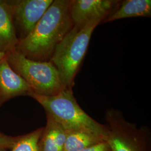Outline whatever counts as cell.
<instances>
[{
	"label": "cell",
	"instance_id": "cell-1",
	"mask_svg": "<svg viewBox=\"0 0 151 151\" xmlns=\"http://www.w3.org/2000/svg\"><path fill=\"white\" fill-rule=\"evenodd\" d=\"M72 0H53L30 34L19 41L16 51L30 60L49 61L58 44L73 27Z\"/></svg>",
	"mask_w": 151,
	"mask_h": 151
},
{
	"label": "cell",
	"instance_id": "cell-2",
	"mask_svg": "<svg viewBox=\"0 0 151 151\" xmlns=\"http://www.w3.org/2000/svg\"><path fill=\"white\" fill-rule=\"evenodd\" d=\"M102 22L100 19L93 20L80 30L73 27L57 46L50 60L58 71L63 89L73 90L92 32Z\"/></svg>",
	"mask_w": 151,
	"mask_h": 151
},
{
	"label": "cell",
	"instance_id": "cell-3",
	"mask_svg": "<svg viewBox=\"0 0 151 151\" xmlns=\"http://www.w3.org/2000/svg\"><path fill=\"white\" fill-rule=\"evenodd\" d=\"M30 97L39 103L47 114L65 130H88L105 139L106 126L98 123L82 110L76 100L73 90L62 89L50 96L32 93Z\"/></svg>",
	"mask_w": 151,
	"mask_h": 151
},
{
	"label": "cell",
	"instance_id": "cell-4",
	"mask_svg": "<svg viewBox=\"0 0 151 151\" xmlns=\"http://www.w3.org/2000/svg\"><path fill=\"white\" fill-rule=\"evenodd\" d=\"M6 59L12 70L27 82L34 93L50 96L63 89L58 71L50 60H30L16 50L7 53Z\"/></svg>",
	"mask_w": 151,
	"mask_h": 151
},
{
	"label": "cell",
	"instance_id": "cell-5",
	"mask_svg": "<svg viewBox=\"0 0 151 151\" xmlns=\"http://www.w3.org/2000/svg\"><path fill=\"white\" fill-rule=\"evenodd\" d=\"M106 120V135L105 140L111 151H144L140 138L142 132L135 125L126 121L119 111L108 110Z\"/></svg>",
	"mask_w": 151,
	"mask_h": 151
},
{
	"label": "cell",
	"instance_id": "cell-6",
	"mask_svg": "<svg viewBox=\"0 0 151 151\" xmlns=\"http://www.w3.org/2000/svg\"><path fill=\"white\" fill-rule=\"evenodd\" d=\"M53 0H7L20 40L32 32Z\"/></svg>",
	"mask_w": 151,
	"mask_h": 151
},
{
	"label": "cell",
	"instance_id": "cell-7",
	"mask_svg": "<svg viewBox=\"0 0 151 151\" xmlns=\"http://www.w3.org/2000/svg\"><path fill=\"white\" fill-rule=\"evenodd\" d=\"M117 0H72L70 15L73 27L80 30L95 20H104L119 5Z\"/></svg>",
	"mask_w": 151,
	"mask_h": 151
},
{
	"label": "cell",
	"instance_id": "cell-8",
	"mask_svg": "<svg viewBox=\"0 0 151 151\" xmlns=\"http://www.w3.org/2000/svg\"><path fill=\"white\" fill-rule=\"evenodd\" d=\"M32 93L27 82L12 70L6 59L0 61V107L12 98L31 96Z\"/></svg>",
	"mask_w": 151,
	"mask_h": 151
},
{
	"label": "cell",
	"instance_id": "cell-9",
	"mask_svg": "<svg viewBox=\"0 0 151 151\" xmlns=\"http://www.w3.org/2000/svg\"><path fill=\"white\" fill-rule=\"evenodd\" d=\"M19 42L10 7L7 0H0V52L15 51Z\"/></svg>",
	"mask_w": 151,
	"mask_h": 151
},
{
	"label": "cell",
	"instance_id": "cell-10",
	"mask_svg": "<svg viewBox=\"0 0 151 151\" xmlns=\"http://www.w3.org/2000/svg\"><path fill=\"white\" fill-rule=\"evenodd\" d=\"M47 122L39 140V151H64L66 131L47 114Z\"/></svg>",
	"mask_w": 151,
	"mask_h": 151
},
{
	"label": "cell",
	"instance_id": "cell-11",
	"mask_svg": "<svg viewBox=\"0 0 151 151\" xmlns=\"http://www.w3.org/2000/svg\"><path fill=\"white\" fill-rule=\"evenodd\" d=\"M151 16V0H125L120 1L117 7L101 23L124 18Z\"/></svg>",
	"mask_w": 151,
	"mask_h": 151
},
{
	"label": "cell",
	"instance_id": "cell-12",
	"mask_svg": "<svg viewBox=\"0 0 151 151\" xmlns=\"http://www.w3.org/2000/svg\"><path fill=\"white\" fill-rule=\"evenodd\" d=\"M66 131L64 151H81L105 140V138L86 129Z\"/></svg>",
	"mask_w": 151,
	"mask_h": 151
},
{
	"label": "cell",
	"instance_id": "cell-13",
	"mask_svg": "<svg viewBox=\"0 0 151 151\" xmlns=\"http://www.w3.org/2000/svg\"><path fill=\"white\" fill-rule=\"evenodd\" d=\"M44 128H39L26 135L19 137L11 151H39L38 143Z\"/></svg>",
	"mask_w": 151,
	"mask_h": 151
},
{
	"label": "cell",
	"instance_id": "cell-14",
	"mask_svg": "<svg viewBox=\"0 0 151 151\" xmlns=\"http://www.w3.org/2000/svg\"><path fill=\"white\" fill-rule=\"evenodd\" d=\"M19 137H13L5 135L0 132V149L12 150L16 145Z\"/></svg>",
	"mask_w": 151,
	"mask_h": 151
},
{
	"label": "cell",
	"instance_id": "cell-15",
	"mask_svg": "<svg viewBox=\"0 0 151 151\" xmlns=\"http://www.w3.org/2000/svg\"><path fill=\"white\" fill-rule=\"evenodd\" d=\"M81 151H112L108 143L104 140L95 145L90 147Z\"/></svg>",
	"mask_w": 151,
	"mask_h": 151
},
{
	"label": "cell",
	"instance_id": "cell-16",
	"mask_svg": "<svg viewBox=\"0 0 151 151\" xmlns=\"http://www.w3.org/2000/svg\"><path fill=\"white\" fill-rule=\"evenodd\" d=\"M7 53H1L0 52V61L4 59H5Z\"/></svg>",
	"mask_w": 151,
	"mask_h": 151
},
{
	"label": "cell",
	"instance_id": "cell-17",
	"mask_svg": "<svg viewBox=\"0 0 151 151\" xmlns=\"http://www.w3.org/2000/svg\"><path fill=\"white\" fill-rule=\"evenodd\" d=\"M7 150H5V149H0V151H7Z\"/></svg>",
	"mask_w": 151,
	"mask_h": 151
}]
</instances>
